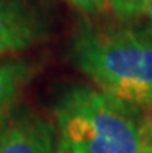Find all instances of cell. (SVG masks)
I'll use <instances>...</instances> for the list:
<instances>
[{
	"instance_id": "cell-10",
	"label": "cell",
	"mask_w": 152,
	"mask_h": 153,
	"mask_svg": "<svg viewBox=\"0 0 152 153\" xmlns=\"http://www.w3.org/2000/svg\"><path fill=\"white\" fill-rule=\"evenodd\" d=\"M148 153H151V152H149V150H148Z\"/></svg>"
},
{
	"instance_id": "cell-1",
	"label": "cell",
	"mask_w": 152,
	"mask_h": 153,
	"mask_svg": "<svg viewBox=\"0 0 152 153\" xmlns=\"http://www.w3.org/2000/svg\"><path fill=\"white\" fill-rule=\"evenodd\" d=\"M68 60L101 91L137 108L152 107V34L79 22Z\"/></svg>"
},
{
	"instance_id": "cell-8",
	"label": "cell",
	"mask_w": 152,
	"mask_h": 153,
	"mask_svg": "<svg viewBox=\"0 0 152 153\" xmlns=\"http://www.w3.org/2000/svg\"><path fill=\"white\" fill-rule=\"evenodd\" d=\"M145 16H146L148 23H149V33L152 34V0L149 2V5H148V8H146V13H145Z\"/></svg>"
},
{
	"instance_id": "cell-2",
	"label": "cell",
	"mask_w": 152,
	"mask_h": 153,
	"mask_svg": "<svg viewBox=\"0 0 152 153\" xmlns=\"http://www.w3.org/2000/svg\"><path fill=\"white\" fill-rule=\"evenodd\" d=\"M101 90L71 85L55 104L58 153H148V124Z\"/></svg>"
},
{
	"instance_id": "cell-9",
	"label": "cell",
	"mask_w": 152,
	"mask_h": 153,
	"mask_svg": "<svg viewBox=\"0 0 152 153\" xmlns=\"http://www.w3.org/2000/svg\"><path fill=\"white\" fill-rule=\"evenodd\" d=\"M148 139H149V152L152 153V119L148 124Z\"/></svg>"
},
{
	"instance_id": "cell-5",
	"label": "cell",
	"mask_w": 152,
	"mask_h": 153,
	"mask_svg": "<svg viewBox=\"0 0 152 153\" xmlns=\"http://www.w3.org/2000/svg\"><path fill=\"white\" fill-rule=\"evenodd\" d=\"M33 74L34 67L31 62L19 57H0V122L10 114Z\"/></svg>"
},
{
	"instance_id": "cell-4",
	"label": "cell",
	"mask_w": 152,
	"mask_h": 153,
	"mask_svg": "<svg viewBox=\"0 0 152 153\" xmlns=\"http://www.w3.org/2000/svg\"><path fill=\"white\" fill-rule=\"evenodd\" d=\"M0 153H58L55 124L31 110H17L0 122Z\"/></svg>"
},
{
	"instance_id": "cell-7",
	"label": "cell",
	"mask_w": 152,
	"mask_h": 153,
	"mask_svg": "<svg viewBox=\"0 0 152 153\" xmlns=\"http://www.w3.org/2000/svg\"><path fill=\"white\" fill-rule=\"evenodd\" d=\"M84 14H100L107 8L106 0H65Z\"/></svg>"
},
{
	"instance_id": "cell-6",
	"label": "cell",
	"mask_w": 152,
	"mask_h": 153,
	"mask_svg": "<svg viewBox=\"0 0 152 153\" xmlns=\"http://www.w3.org/2000/svg\"><path fill=\"white\" fill-rule=\"evenodd\" d=\"M118 20L132 22L146 13L151 0H106Z\"/></svg>"
},
{
	"instance_id": "cell-3",
	"label": "cell",
	"mask_w": 152,
	"mask_h": 153,
	"mask_svg": "<svg viewBox=\"0 0 152 153\" xmlns=\"http://www.w3.org/2000/svg\"><path fill=\"white\" fill-rule=\"evenodd\" d=\"M50 13L36 0H0V57L48 39Z\"/></svg>"
}]
</instances>
